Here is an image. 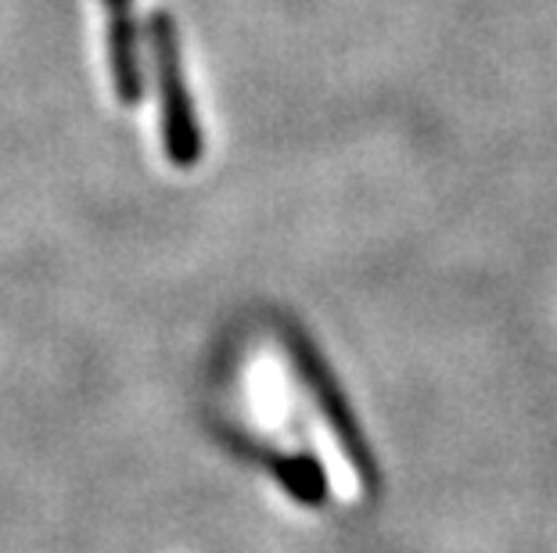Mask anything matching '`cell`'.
<instances>
[{
	"mask_svg": "<svg viewBox=\"0 0 557 553\" xmlns=\"http://www.w3.org/2000/svg\"><path fill=\"white\" fill-rule=\"evenodd\" d=\"M148 47H151V68L159 84V120H162V148L165 159L176 169H195L201 159V126L191 101V90L184 84L181 68V40L170 11H156L148 18Z\"/></svg>",
	"mask_w": 557,
	"mask_h": 553,
	"instance_id": "obj_1",
	"label": "cell"
},
{
	"mask_svg": "<svg viewBox=\"0 0 557 553\" xmlns=\"http://www.w3.org/2000/svg\"><path fill=\"white\" fill-rule=\"evenodd\" d=\"M292 356H295V367L302 370L306 385H310L320 414H324V425L331 428V435H335L342 453H346V461L352 464V470H357V478L363 481V486L374 489V481H377L374 453H371V445H367V435L357 425V417H352V410L346 403V395H342L338 381L331 378V370L324 367V360L317 356V349L310 345V341L292 338Z\"/></svg>",
	"mask_w": 557,
	"mask_h": 553,
	"instance_id": "obj_2",
	"label": "cell"
},
{
	"mask_svg": "<svg viewBox=\"0 0 557 553\" xmlns=\"http://www.w3.org/2000/svg\"><path fill=\"white\" fill-rule=\"evenodd\" d=\"M101 4L109 11V68L115 98L126 109H137L145 98V62H140L134 0H101Z\"/></svg>",
	"mask_w": 557,
	"mask_h": 553,
	"instance_id": "obj_3",
	"label": "cell"
},
{
	"mask_svg": "<svg viewBox=\"0 0 557 553\" xmlns=\"http://www.w3.org/2000/svg\"><path fill=\"white\" fill-rule=\"evenodd\" d=\"M274 478L284 486V492L302 503V507H324L327 497H331V486H327V475L320 467L317 456L310 453H288V456H277L274 461Z\"/></svg>",
	"mask_w": 557,
	"mask_h": 553,
	"instance_id": "obj_4",
	"label": "cell"
}]
</instances>
